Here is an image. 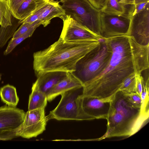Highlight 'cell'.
<instances>
[{"label": "cell", "mask_w": 149, "mask_h": 149, "mask_svg": "<svg viewBox=\"0 0 149 149\" xmlns=\"http://www.w3.org/2000/svg\"><path fill=\"white\" fill-rule=\"evenodd\" d=\"M107 39L112 49L110 59L98 75L84 85L83 96L98 98L110 97L118 91L127 77L135 72L129 36H122Z\"/></svg>", "instance_id": "cell-1"}, {"label": "cell", "mask_w": 149, "mask_h": 149, "mask_svg": "<svg viewBox=\"0 0 149 149\" xmlns=\"http://www.w3.org/2000/svg\"><path fill=\"white\" fill-rule=\"evenodd\" d=\"M100 40L66 42L59 38L48 48L34 53L33 68L37 77L49 72L72 73L77 62L97 47Z\"/></svg>", "instance_id": "cell-2"}, {"label": "cell", "mask_w": 149, "mask_h": 149, "mask_svg": "<svg viewBox=\"0 0 149 149\" xmlns=\"http://www.w3.org/2000/svg\"><path fill=\"white\" fill-rule=\"evenodd\" d=\"M149 117L141 108L136 107L118 91L114 94L107 120V130L100 139L129 137L135 133Z\"/></svg>", "instance_id": "cell-3"}, {"label": "cell", "mask_w": 149, "mask_h": 149, "mask_svg": "<svg viewBox=\"0 0 149 149\" xmlns=\"http://www.w3.org/2000/svg\"><path fill=\"white\" fill-rule=\"evenodd\" d=\"M112 49L107 38H101L99 45L77 63L71 73L84 85L98 75L108 65Z\"/></svg>", "instance_id": "cell-4"}, {"label": "cell", "mask_w": 149, "mask_h": 149, "mask_svg": "<svg viewBox=\"0 0 149 149\" xmlns=\"http://www.w3.org/2000/svg\"><path fill=\"white\" fill-rule=\"evenodd\" d=\"M83 87L75 88L62 94L56 107L51 111L47 117L48 120H91L95 119L84 111L82 106Z\"/></svg>", "instance_id": "cell-5"}, {"label": "cell", "mask_w": 149, "mask_h": 149, "mask_svg": "<svg viewBox=\"0 0 149 149\" xmlns=\"http://www.w3.org/2000/svg\"><path fill=\"white\" fill-rule=\"evenodd\" d=\"M60 2L66 15L101 38L100 9L88 0H60Z\"/></svg>", "instance_id": "cell-6"}, {"label": "cell", "mask_w": 149, "mask_h": 149, "mask_svg": "<svg viewBox=\"0 0 149 149\" xmlns=\"http://www.w3.org/2000/svg\"><path fill=\"white\" fill-rule=\"evenodd\" d=\"M42 107L28 110L25 113L23 121L15 130L17 137L29 139L36 137L46 130L48 120Z\"/></svg>", "instance_id": "cell-7"}, {"label": "cell", "mask_w": 149, "mask_h": 149, "mask_svg": "<svg viewBox=\"0 0 149 149\" xmlns=\"http://www.w3.org/2000/svg\"><path fill=\"white\" fill-rule=\"evenodd\" d=\"M131 19L127 14L116 15L101 13V38H107L119 36H128Z\"/></svg>", "instance_id": "cell-8"}, {"label": "cell", "mask_w": 149, "mask_h": 149, "mask_svg": "<svg viewBox=\"0 0 149 149\" xmlns=\"http://www.w3.org/2000/svg\"><path fill=\"white\" fill-rule=\"evenodd\" d=\"M62 19L63 27L59 38L65 41L79 42L99 40L102 38L70 15H66Z\"/></svg>", "instance_id": "cell-9"}, {"label": "cell", "mask_w": 149, "mask_h": 149, "mask_svg": "<svg viewBox=\"0 0 149 149\" xmlns=\"http://www.w3.org/2000/svg\"><path fill=\"white\" fill-rule=\"evenodd\" d=\"M128 36L140 45L149 44V3L140 13L131 17Z\"/></svg>", "instance_id": "cell-10"}, {"label": "cell", "mask_w": 149, "mask_h": 149, "mask_svg": "<svg viewBox=\"0 0 149 149\" xmlns=\"http://www.w3.org/2000/svg\"><path fill=\"white\" fill-rule=\"evenodd\" d=\"M114 95L103 98L84 97L82 95L83 108L86 113L93 117L95 119H104L107 120Z\"/></svg>", "instance_id": "cell-11"}, {"label": "cell", "mask_w": 149, "mask_h": 149, "mask_svg": "<svg viewBox=\"0 0 149 149\" xmlns=\"http://www.w3.org/2000/svg\"><path fill=\"white\" fill-rule=\"evenodd\" d=\"M25 112L7 105L0 107V132L15 130L23 123Z\"/></svg>", "instance_id": "cell-12"}, {"label": "cell", "mask_w": 149, "mask_h": 149, "mask_svg": "<svg viewBox=\"0 0 149 149\" xmlns=\"http://www.w3.org/2000/svg\"><path fill=\"white\" fill-rule=\"evenodd\" d=\"M129 39L134 58L135 73L141 74L143 71L149 69V44L140 45L129 36Z\"/></svg>", "instance_id": "cell-13"}, {"label": "cell", "mask_w": 149, "mask_h": 149, "mask_svg": "<svg viewBox=\"0 0 149 149\" xmlns=\"http://www.w3.org/2000/svg\"><path fill=\"white\" fill-rule=\"evenodd\" d=\"M79 87H83V85L81 81L71 73L66 72L65 77L47 93V101L51 102L63 93L71 89Z\"/></svg>", "instance_id": "cell-14"}, {"label": "cell", "mask_w": 149, "mask_h": 149, "mask_svg": "<svg viewBox=\"0 0 149 149\" xmlns=\"http://www.w3.org/2000/svg\"><path fill=\"white\" fill-rule=\"evenodd\" d=\"M66 72L54 71L45 73L37 77L40 90L46 95L47 92L66 76Z\"/></svg>", "instance_id": "cell-15"}, {"label": "cell", "mask_w": 149, "mask_h": 149, "mask_svg": "<svg viewBox=\"0 0 149 149\" xmlns=\"http://www.w3.org/2000/svg\"><path fill=\"white\" fill-rule=\"evenodd\" d=\"M47 1L48 0H25L22 3L13 16L20 21L24 20L44 5Z\"/></svg>", "instance_id": "cell-16"}, {"label": "cell", "mask_w": 149, "mask_h": 149, "mask_svg": "<svg viewBox=\"0 0 149 149\" xmlns=\"http://www.w3.org/2000/svg\"><path fill=\"white\" fill-rule=\"evenodd\" d=\"M59 2L54 0H49V4L47 8L40 15L38 20L45 27L49 24L51 20L56 17L62 19L66 15L64 10Z\"/></svg>", "instance_id": "cell-17"}, {"label": "cell", "mask_w": 149, "mask_h": 149, "mask_svg": "<svg viewBox=\"0 0 149 149\" xmlns=\"http://www.w3.org/2000/svg\"><path fill=\"white\" fill-rule=\"evenodd\" d=\"M31 91L29 97L28 110L46 107L47 102L46 95L39 89L37 80L33 84Z\"/></svg>", "instance_id": "cell-18"}, {"label": "cell", "mask_w": 149, "mask_h": 149, "mask_svg": "<svg viewBox=\"0 0 149 149\" xmlns=\"http://www.w3.org/2000/svg\"><path fill=\"white\" fill-rule=\"evenodd\" d=\"M0 96L1 101L9 106L16 107L19 101L16 88L9 84L0 88Z\"/></svg>", "instance_id": "cell-19"}, {"label": "cell", "mask_w": 149, "mask_h": 149, "mask_svg": "<svg viewBox=\"0 0 149 149\" xmlns=\"http://www.w3.org/2000/svg\"><path fill=\"white\" fill-rule=\"evenodd\" d=\"M125 6L117 0H107L100 9L101 13L109 15H121L125 14Z\"/></svg>", "instance_id": "cell-20"}, {"label": "cell", "mask_w": 149, "mask_h": 149, "mask_svg": "<svg viewBox=\"0 0 149 149\" xmlns=\"http://www.w3.org/2000/svg\"><path fill=\"white\" fill-rule=\"evenodd\" d=\"M12 12L8 0H0V25L6 28L12 25Z\"/></svg>", "instance_id": "cell-21"}, {"label": "cell", "mask_w": 149, "mask_h": 149, "mask_svg": "<svg viewBox=\"0 0 149 149\" xmlns=\"http://www.w3.org/2000/svg\"><path fill=\"white\" fill-rule=\"evenodd\" d=\"M118 91L125 94L136 93V79L134 72L129 75L124 79Z\"/></svg>", "instance_id": "cell-22"}, {"label": "cell", "mask_w": 149, "mask_h": 149, "mask_svg": "<svg viewBox=\"0 0 149 149\" xmlns=\"http://www.w3.org/2000/svg\"><path fill=\"white\" fill-rule=\"evenodd\" d=\"M38 26L34 27L25 33L19 36L16 38H12L9 42L8 46L4 52V54L6 55L10 53L18 45L24 40L31 37Z\"/></svg>", "instance_id": "cell-23"}, {"label": "cell", "mask_w": 149, "mask_h": 149, "mask_svg": "<svg viewBox=\"0 0 149 149\" xmlns=\"http://www.w3.org/2000/svg\"><path fill=\"white\" fill-rule=\"evenodd\" d=\"M42 24L41 21L37 20L32 23H22L19 29L14 33L12 38H14L20 36L28 31L32 28L36 26H39Z\"/></svg>", "instance_id": "cell-24"}, {"label": "cell", "mask_w": 149, "mask_h": 149, "mask_svg": "<svg viewBox=\"0 0 149 149\" xmlns=\"http://www.w3.org/2000/svg\"><path fill=\"white\" fill-rule=\"evenodd\" d=\"M124 94L131 103L136 107L141 109L142 101L140 95L136 93Z\"/></svg>", "instance_id": "cell-25"}, {"label": "cell", "mask_w": 149, "mask_h": 149, "mask_svg": "<svg viewBox=\"0 0 149 149\" xmlns=\"http://www.w3.org/2000/svg\"><path fill=\"white\" fill-rule=\"evenodd\" d=\"M149 1H145L134 5H131L127 14L131 17L139 13L146 6Z\"/></svg>", "instance_id": "cell-26"}, {"label": "cell", "mask_w": 149, "mask_h": 149, "mask_svg": "<svg viewBox=\"0 0 149 149\" xmlns=\"http://www.w3.org/2000/svg\"><path fill=\"white\" fill-rule=\"evenodd\" d=\"M135 74L136 79V93L141 96L143 91V86L144 84V79L141 74Z\"/></svg>", "instance_id": "cell-27"}, {"label": "cell", "mask_w": 149, "mask_h": 149, "mask_svg": "<svg viewBox=\"0 0 149 149\" xmlns=\"http://www.w3.org/2000/svg\"><path fill=\"white\" fill-rule=\"evenodd\" d=\"M25 0H8L13 16L22 3Z\"/></svg>", "instance_id": "cell-28"}, {"label": "cell", "mask_w": 149, "mask_h": 149, "mask_svg": "<svg viewBox=\"0 0 149 149\" xmlns=\"http://www.w3.org/2000/svg\"><path fill=\"white\" fill-rule=\"evenodd\" d=\"M15 138L14 131L0 132V140H11Z\"/></svg>", "instance_id": "cell-29"}, {"label": "cell", "mask_w": 149, "mask_h": 149, "mask_svg": "<svg viewBox=\"0 0 149 149\" xmlns=\"http://www.w3.org/2000/svg\"><path fill=\"white\" fill-rule=\"evenodd\" d=\"M95 8L100 9L104 6L107 0H88Z\"/></svg>", "instance_id": "cell-30"}, {"label": "cell", "mask_w": 149, "mask_h": 149, "mask_svg": "<svg viewBox=\"0 0 149 149\" xmlns=\"http://www.w3.org/2000/svg\"><path fill=\"white\" fill-rule=\"evenodd\" d=\"M147 1H149V0H121L120 2L126 6L134 5Z\"/></svg>", "instance_id": "cell-31"}, {"label": "cell", "mask_w": 149, "mask_h": 149, "mask_svg": "<svg viewBox=\"0 0 149 149\" xmlns=\"http://www.w3.org/2000/svg\"><path fill=\"white\" fill-rule=\"evenodd\" d=\"M1 74H0V81L1 79Z\"/></svg>", "instance_id": "cell-32"}, {"label": "cell", "mask_w": 149, "mask_h": 149, "mask_svg": "<svg viewBox=\"0 0 149 149\" xmlns=\"http://www.w3.org/2000/svg\"><path fill=\"white\" fill-rule=\"evenodd\" d=\"M118 1L120 2L121 1V0H117Z\"/></svg>", "instance_id": "cell-33"}]
</instances>
